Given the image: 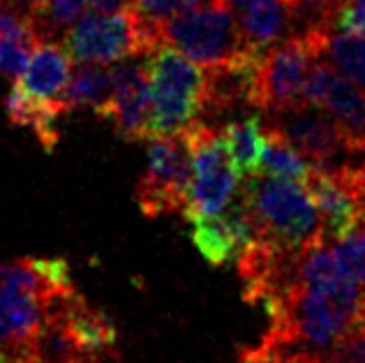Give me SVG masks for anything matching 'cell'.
<instances>
[{
    "label": "cell",
    "mask_w": 365,
    "mask_h": 363,
    "mask_svg": "<svg viewBox=\"0 0 365 363\" xmlns=\"http://www.w3.org/2000/svg\"><path fill=\"white\" fill-rule=\"evenodd\" d=\"M241 195L252 208L262 238L292 250L326 241L314 199L299 180L255 174L243 178Z\"/></svg>",
    "instance_id": "1"
},
{
    "label": "cell",
    "mask_w": 365,
    "mask_h": 363,
    "mask_svg": "<svg viewBox=\"0 0 365 363\" xmlns=\"http://www.w3.org/2000/svg\"><path fill=\"white\" fill-rule=\"evenodd\" d=\"M150 139L182 135L204 116L206 76L201 65L169 44L148 53Z\"/></svg>",
    "instance_id": "2"
},
{
    "label": "cell",
    "mask_w": 365,
    "mask_h": 363,
    "mask_svg": "<svg viewBox=\"0 0 365 363\" xmlns=\"http://www.w3.org/2000/svg\"><path fill=\"white\" fill-rule=\"evenodd\" d=\"M162 44L185 53L204 70L220 68L252 49L245 44L241 24L225 0H206L158 24Z\"/></svg>",
    "instance_id": "3"
},
{
    "label": "cell",
    "mask_w": 365,
    "mask_h": 363,
    "mask_svg": "<svg viewBox=\"0 0 365 363\" xmlns=\"http://www.w3.org/2000/svg\"><path fill=\"white\" fill-rule=\"evenodd\" d=\"M65 51L76 63H118L148 56L160 46L158 24L130 7L116 14L88 12L63 35Z\"/></svg>",
    "instance_id": "4"
},
{
    "label": "cell",
    "mask_w": 365,
    "mask_h": 363,
    "mask_svg": "<svg viewBox=\"0 0 365 363\" xmlns=\"http://www.w3.org/2000/svg\"><path fill=\"white\" fill-rule=\"evenodd\" d=\"M185 137L192 155V176L182 215L195 223L222 213L241 190V176L229 155L222 130L199 121L185 132Z\"/></svg>",
    "instance_id": "5"
},
{
    "label": "cell",
    "mask_w": 365,
    "mask_h": 363,
    "mask_svg": "<svg viewBox=\"0 0 365 363\" xmlns=\"http://www.w3.org/2000/svg\"><path fill=\"white\" fill-rule=\"evenodd\" d=\"M331 31V26L307 28L266 49L257 70L252 107L275 113L301 104L305 76L322 58L326 35Z\"/></svg>",
    "instance_id": "6"
},
{
    "label": "cell",
    "mask_w": 365,
    "mask_h": 363,
    "mask_svg": "<svg viewBox=\"0 0 365 363\" xmlns=\"http://www.w3.org/2000/svg\"><path fill=\"white\" fill-rule=\"evenodd\" d=\"M192 176V155L185 132L153 137L148 162L137 185V204L143 215L158 218L185 208Z\"/></svg>",
    "instance_id": "7"
},
{
    "label": "cell",
    "mask_w": 365,
    "mask_h": 363,
    "mask_svg": "<svg viewBox=\"0 0 365 363\" xmlns=\"http://www.w3.org/2000/svg\"><path fill=\"white\" fill-rule=\"evenodd\" d=\"M259 238L262 232L241 190L232 206H227L220 215L192 223V243L213 266L238 262Z\"/></svg>",
    "instance_id": "8"
},
{
    "label": "cell",
    "mask_w": 365,
    "mask_h": 363,
    "mask_svg": "<svg viewBox=\"0 0 365 363\" xmlns=\"http://www.w3.org/2000/svg\"><path fill=\"white\" fill-rule=\"evenodd\" d=\"M128 141L150 139V83L146 63L137 58L113 65V93L102 113Z\"/></svg>",
    "instance_id": "9"
},
{
    "label": "cell",
    "mask_w": 365,
    "mask_h": 363,
    "mask_svg": "<svg viewBox=\"0 0 365 363\" xmlns=\"http://www.w3.org/2000/svg\"><path fill=\"white\" fill-rule=\"evenodd\" d=\"M46 310L61 312V317L79 340L83 352L95 361H102L104 357H113L118 347V329L111 322V317L104 310L95 308L81 294L70 292L61 299L51 301ZM44 310V312H46Z\"/></svg>",
    "instance_id": "10"
},
{
    "label": "cell",
    "mask_w": 365,
    "mask_h": 363,
    "mask_svg": "<svg viewBox=\"0 0 365 363\" xmlns=\"http://www.w3.org/2000/svg\"><path fill=\"white\" fill-rule=\"evenodd\" d=\"M37 44L31 0H0V76L16 79Z\"/></svg>",
    "instance_id": "11"
},
{
    "label": "cell",
    "mask_w": 365,
    "mask_h": 363,
    "mask_svg": "<svg viewBox=\"0 0 365 363\" xmlns=\"http://www.w3.org/2000/svg\"><path fill=\"white\" fill-rule=\"evenodd\" d=\"M70 53L56 40H40L14 83L40 100L63 102V91L70 81Z\"/></svg>",
    "instance_id": "12"
},
{
    "label": "cell",
    "mask_w": 365,
    "mask_h": 363,
    "mask_svg": "<svg viewBox=\"0 0 365 363\" xmlns=\"http://www.w3.org/2000/svg\"><path fill=\"white\" fill-rule=\"evenodd\" d=\"M301 3L296 0H257L238 12L243 40L252 51L266 53L273 44L284 40V33L299 16Z\"/></svg>",
    "instance_id": "13"
},
{
    "label": "cell",
    "mask_w": 365,
    "mask_h": 363,
    "mask_svg": "<svg viewBox=\"0 0 365 363\" xmlns=\"http://www.w3.org/2000/svg\"><path fill=\"white\" fill-rule=\"evenodd\" d=\"M7 118L19 128L31 130L35 139L44 146V150H53V146L61 139V128L58 123L65 113L63 102H51V100H40L35 95L26 93L21 86L14 83L5 100Z\"/></svg>",
    "instance_id": "14"
},
{
    "label": "cell",
    "mask_w": 365,
    "mask_h": 363,
    "mask_svg": "<svg viewBox=\"0 0 365 363\" xmlns=\"http://www.w3.org/2000/svg\"><path fill=\"white\" fill-rule=\"evenodd\" d=\"M113 93V65L79 63L70 74L63 91V104L67 111L88 109L102 118Z\"/></svg>",
    "instance_id": "15"
},
{
    "label": "cell",
    "mask_w": 365,
    "mask_h": 363,
    "mask_svg": "<svg viewBox=\"0 0 365 363\" xmlns=\"http://www.w3.org/2000/svg\"><path fill=\"white\" fill-rule=\"evenodd\" d=\"M28 354L33 363H93L56 310L44 312V322L28 347Z\"/></svg>",
    "instance_id": "16"
},
{
    "label": "cell",
    "mask_w": 365,
    "mask_h": 363,
    "mask_svg": "<svg viewBox=\"0 0 365 363\" xmlns=\"http://www.w3.org/2000/svg\"><path fill=\"white\" fill-rule=\"evenodd\" d=\"M222 132L229 146V155L234 160V167L238 171V176H241V180L259 174L264 144H266L264 123L255 116H250V118L229 123V126L222 128Z\"/></svg>",
    "instance_id": "17"
},
{
    "label": "cell",
    "mask_w": 365,
    "mask_h": 363,
    "mask_svg": "<svg viewBox=\"0 0 365 363\" xmlns=\"http://www.w3.org/2000/svg\"><path fill=\"white\" fill-rule=\"evenodd\" d=\"M322 58L349 83L365 91V35L331 31L326 35Z\"/></svg>",
    "instance_id": "18"
},
{
    "label": "cell",
    "mask_w": 365,
    "mask_h": 363,
    "mask_svg": "<svg viewBox=\"0 0 365 363\" xmlns=\"http://www.w3.org/2000/svg\"><path fill=\"white\" fill-rule=\"evenodd\" d=\"M259 174L292 178L305 185V180L312 174V165L280 135V132H275L273 128L266 126V144H264Z\"/></svg>",
    "instance_id": "19"
},
{
    "label": "cell",
    "mask_w": 365,
    "mask_h": 363,
    "mask_svg": "<svg viewBox=\"0 0 365 363\" xmlns=\"http://www.w3.org/2000/svg\"><path fill=\"white\" fill-rule=\"evenodd\" d=\"M88 7V0H33L31 12L40 40H56L65 35Z\"/></svg>",
    "instance_id": "20"
},
{
    "label": "cell",
    "mask_w": 365,
    "mask_h": 363,
    "mask_svg": "<svg viewBox=\"0 0 365 363\" xmlns=\"http://www.w3.org/2000/svg\"><path fill=\"white\" fill-rule=\"evenodd\" d=\"M319 363H365V327L354 329L335 342Z\"/></svg>",
    "instance_id": "21"
},
{
    "label": "cell",
    "mask_w": 365,
    "mask_h": 363,
    "mask_svg": "<svg viewBox=\"0 0 365 363\" xmlns=\"http://www.w3.org/2000/svg\"><path fill=\"white\" fill-rule=\"evenodd\" d=\"M201 3H206V0H132L134 9L153 24H160L165 19L182 12V9H190Z\"/></svg>",
    "instance_id": "22"
},
{
    "label": "cell",
    "mask_w": 365,
    "mask_h": 363,
    "mask_svg": "<svg viewBox=\"0 0 365 363\" xmlns=\"http://www.w3.org/2000/svg\"><path fill=\"white\" fill-rule=\"evenodd\" d=\"M338 247V252L344 257V262L349 264L351 273L356 275V280L361 282V287L365 290V229L349 234L342 241L333 243Z\"/></svg>",
    "instance_id": "23"
},
{
    "label": "cell",
    "mask_w": 365,
    "mask_h": 363,
    "mask_svg": "<svg viewBox=\"0 0 365 363\" xmlns=\"http://www.w3.org/2000/svg\"><path fill=\"white\" fill-rule=\"evenodd\" d=\"M236 363H319V359L310 357H284L280 352H275L273 347H268L266 342H262L259 347L243 349L238 354Z\"/></svg>",
    "instance_id": "24"
},
{
    "label": "cell",
    "mask_w": 365,
    "mask_h": 363,
    "mask_svg": "<svg viewBox=\"0 0 365 363\" xmlns=\"http://www.w3.org/2000/svg\"><path fill=\"white\" fill-rule=\"evenodd\" d=\"M130 7H134L132 0H88L91 12H100V14H116V12H125Z\"/></svg>",
    "instance_id": "25"
},
{
    "label": "cell",
    "mask_w": 365,
    "mask_h": 363,
    "mask_svg": "<svg viewBox=\"0 0 365 363\" xmlns=\"http://www.w3.org/2000/svg\"><path fill=\"white\" fill-rule=\"evenodd\" d=\"M0 349H16V347H12V342H9L7 329H5V322H3V315H0ZM24 352H26V349H24Z\"/></svg>",
    "instance_id": "26"
},
{
    "label": "cell",
    "mask_w": 365,
    "mask_h": 363,
    "mask_svg": "<svg viewBox=\"0 0 365 363\" xmlns=\"http://www.w3.org/2000/svg\"><path fill=\"white\" fill-rule=\"evenodd\" d=\"M344 5H351V7H359V9H365V0H347Z\"/></svg>",
    "instance_id": "27"
}]
</instances>
